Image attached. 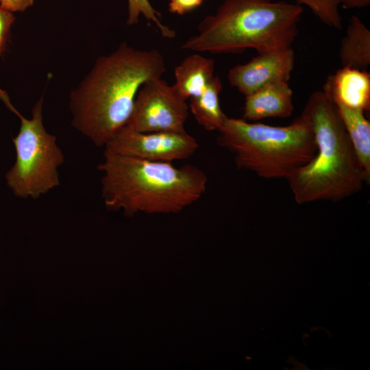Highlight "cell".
Wrapping results in <instances>:
<instances>
[{"label": "cell", "mask_w": 370, "mask_h": 370, "mask_svg": "<svg viewBox=\"0 0 370 370\" xmlns=\"http://www.w3.org/2000/svg\"><path fill=\"white\" fill-rule=\"evenodd\" d=\"M297 2L306 5L326 25L337 29L342 28L339 0H297Z\"/></svg>", "instance_id": "17"}, {"label": "cell", "mask_w": 370, "mask_h": 370, "mask_svg": "<svg viewBox=\"0 0 370 370\" xmlns=\"http://www.w3.org/2000/svg\"><path fill=\"white\" fill-rule=\"evenodd\" d=\"M303 8L298 3L266 0H224L200 22L182 49L212 53H258L291 47Z\"/></svg>", "instance_id": "4"}, {"label": "cell", "mask_w": 370, "mask_h": 370, "mask_svg": "<svg viewBox=\"0 0 370 370\" xmlns=\"http://www.w3.org/2000/svg\"><path fill=\"white\" fill-rule=\"evenodd\" d=\"M176 86L162 77L146 82L136 95L127 124L139 132H184L188 105Z\"/></svg>", "instance_id": "7"}, {"label": "cell", "mask_w": 370, "mask_h": 370, "mask_svg": "<svg viewBox=\"0 0 370 370\" xmlns=\"http://www.w3.org/2000/svg\"><path fill=\"white\" fill-rule=\"evenodd\" d=\"M222 88L221 78L215 75L199 96L189 99L188 107L195 119L207 131H218L227 117L220 106Z\"/></svg>", "instance_id": "14"}, {"label": "cell", "mask_w": 370, "mask_h": 370, "mask_svg": "<svg viewBox=\"0 0 370 370\" xmlns=\"http://www.w3.org/2000/svg\"><path fill=\"white\" fill-rule=\"evenodd\" d=\"M336 106L357 157L370 178V122L362 110Z\"/></svg>", "instance_id": "15"}, {"label": "cell", "mask_w": 370, "mask_h": 370, "mask_svg": "<svg viewBox=\"0 0 370 370\" xmlns=\"http://www.w3.org/2000/svg\"><path fill=\"white\" fill-rule=\"evenodd\" d=\"M165 60L156 49L123 42L99 57L70 96L72 125L95 145L106 144L128 123L136 95L148 80L162 77Z\"/></svg>", "instance_id": "1"}, {"label": "cell", "mask_w": 370, "mask_h": 370, "mask_svg": "<svg viewBox=\"0 0 370 370\" xmlns=\"http://www.w3.org/2000/svg\"><path fill=\"white\" fill-rule=\"evenodd\" d=\"M106 151L152 162L171 163L192 156L197 140L184 132H139L125 126L105 145Z\"/></svg>", "instance_id": "8"}, {"label": "cell", "mask_w": 370, "mask_h": 370, "mask_svg": "<svg viewBox=\"0 0 370 370\" xmlns=\"http://www.w3.org/2000/svg\"><path fill=\"white\" fill-rule=\"evenodd\" d=\"M295 64L291 47L258 53L248 62L228 72L230 84L245 97L271 84L288 82Z\"/></svg>", "instance_id": "9"}, {"label": "cell", "mask_w": 370, "mask_h": 370, "mask_svg": "<svg viewBox=\"0 0 370 370\" xmlns=\"http://www.w3.org/2000/svg\"><path fill=\"white\" fill-rule=\"evenodd\" d=\"M98 169L103 173L102 197L111 210H122L132 216L177 213L205 193L208 177L198 167H176L169 162H152L104 151Z\"/></svg>", "instance_id": "2"}, {"label": "cell", "mask_w": 370, "mask_h": 370, "mask_svg": "<svg viewBox=\"0 0 370 370\" xmlns=\"http://www.w3.org/2000/svg\"><path fill=\"white\" fill-rule=\"evenodd\" d=\"M214 61L212 59L193 53L175 68L174 85L186 99L197 97L214 76Z\"/></svg>", "instance_id": "12"}, {"label": "cell", "mask_w": 370, "mask_h": 370, "mask_svg": "<svg viewBox=\"0 0 370 370\" xmlns=\"http://www.w3.org/2000/svg\"><path fill=\"white\" fill-rule=\"evenodd\" d=\"M34 0H0V7L10 12H23L31 7Z\"/></svg>", "instance_id": "20"}, {"label": "cell", "mask_w": 370, "mask_h": 370, "mask_svg": "<svg viewBox=\"0 0 370 370\" xmlns=\"http://www.w3.org/2000/svg\"><path fill=\"white\" fill-rule=\"evenodd\" d=\"M0 99L21 119L19 132L13 138L16 160L6 174L8 186L18 197L38 198L60 184L58 167L64 162L56 137L47 132L43 125V99L33 107L31 119L18 112L1 87Z\"/></svg>", "instance_id": "6"}, {"label": "cell", "mask_w": 370, "mask_h": 370, "mask_svg": "<svg viewBox=\"0 0 370 370\" xmlns=\"http://www.w3.org/2000/svg\"><path fill=\"white\" fill-rule=\"evenodd\" d=\"M217 142L234 156L237 168L264 179L286 180L317 152L313 133L299 116L286 126L227 117Z\"/></svg>", "instance_id": "5"}, {"label": "cell", "mask_w": 370, "mask_h": 370, "mask_svg": "<svg viewBox=\"0 0 370 370\" xmlns=\"http://www.w3.org/2000/svg\"><path fill=\"white\" fill-rule=\"evenodd\" d=\"M14 19L12 12L0 7V56L7 46L10 29Z\"/></svg>", "instance_id": "18"}, {"label": "cell", "mask_w": 370, "mask_h": 370, "mask_svg": "<svg viewBox=\"0 0 370 370\" xmlns=\"http://www.w3.org/2000/svg\"><path fill=\"white\" fill-rule=\"evenodd\" d=\"M301 116L310 125L317 152L286 180L295 202H338L369 184L336 106L323 90L310 95Z\"/></svg>", "instance_id": "3"}, {"label": "cell", "mask_w": 370, "mask_h": 370, "mask_svg": "<svg viewBox=\"0 0 370 370\" xmlns=\"http://www.w3.org/2000/svg\"><path fill=\"white\" fill-rule=\"evenodd\" d=\"M342 66L366 70L370 64V31L356 15L349 21L339 47Z\"/></svg>", "instance_id": "13"}, {"label": "cell", "mask_w": 370, "mask_h": 370, "mask_svg": "<svg viewBox=\"0 0 370 370\" xmlns=\"http://www.w3.org/2000/svg\"><path fill=\"white\" fill-rule=\"evenodd\" d=\"M339 3L345 9L363 8L370 4V0H339Z\"/></svg>", "instance_id": "21"}, {"label": "cell", "mask_w": 370, "mask_h": 370, "mask_svg": "<svg viewBox=\"0 0 370 370\" xmlns=\"http://www.w3.org/2000/svg\"><path fill=\"white\" fill-rule=\"evenodd\" d=\"M323 91L335 104L363 112L370 109V74L366 70L342 66L328 75Z\"/></svg>", "instance_id": "10"}, {"label": "cell", "mask_w": 370, "mask_h": 370, "mask_svg": "<svg viewBox=\"0 0 370 370\" xmlns=\"http://www.w3.org/2000/svg\"><path fill=\"white\" fill-rule=\"evenodd\" d=\"M204 0H168L169 10L172 14L184 15L199 7Z\"/></svg>", "instance_id": "19"}, {"label": "cell", "mask_w": 370, "mask_h": 370, "mask_svg": "<svg viewBox=\"0 0 370 370\" xmlns=\"http://www.w3.org/2000/svg\"><path fill=\"white\" fill-rule=\"evenodd\" d=\"M141 16L149 23H153L163 37L167 38L175 37V31L162 23L160 14L155 10L149 0H127V24L128 25L136 24Z\"/></svg>", "instance_id": "16"}, {"label": "cell", "mask_w": 370, "mask_h": 370, "mask_svg": "<svg viewBox=\"0 0 370 370\" xmlns=\"http://www.w3.org/2000/svg\"><path fill=\"white\" fill-rule=\"evenodd\" d=\"M293 110L292 89L288 82H278L245 97L243 119L286 118L290 116Z\"/></svg>", "instance_id": "11"}]
</instances>
